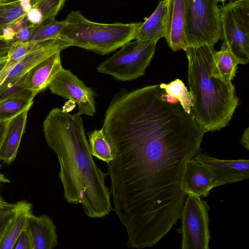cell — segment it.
<instances>
[{
	"label": "cell",
	"instance_id": "ffe728a7",
	"mask_svg": "<svg viewBox=\"0 0 249 249\" xmlns=\"http://www.w3.org/2000/svg\"><path fill=\"white\" fill-rule=\"evenodd\" d=\"M65 20L57 21L55 18L44 20L38 24H31V35L29 41L42 42L58 38Z\"/></svg>",
	"mask_w": 249,
	"mask_h": 249
},
{
	"label": "cell",
	"instance_id": "7c38bea8",
	"mask_svg": "<svg viewBox=\"0 0 249 249\" xmlns=\"http://www.w3.org/2000/svg\"><path fill=\"white\" fill-rule=\"evenodd\" d=\"M188 0H168L164 38L173 51L187 47L185 39V26Z\"/></svg>",
	"mask_w": 249,
	"mask_h": 249
},
{
	"label": "cell",
	"instance_id": "6da1fadb",
	"mask_svg": "<svg viewBox=\"0 0 249 249\" xmlns=\"http://www.w3.org/2000/svg\"><path fill=\"white\" fill-rule=\"evenodd\" d=\"M205 133L176 110L153 105L133 110L106 136L113 210L128 245H155L180 219L184 166L200 152Z\"/></svg>",
	"mask_w": 249,
	"mask_h": 249
},
{
	"label": "cell",
	"instance_id": "8d00e7d4",
	"mask_svg": "<svg viewBox=\"0 0 249 249\" xmlns=\"http://www.w3.org/2000/svg\"><path fill=\"white\" fill-rule=\"evenodd\" d=\"M10 180L7 178L4 175L1 173L0 171V188L2 183H10Z\"/></svg>",
	"mask_w": 249,
	"mask_h": 249
},
{
	"label": "cell",
	"instance_id": "f1b7e54d",
	"mask_svg": "<svg viewBox=\"0 0 249 249\" xmlns=\"http://www.w3.org/2000/svg\"><path fill=\"white\" fill-rule=\"evenodd\" d=\"M31 24L26 14L15 21L11 27L15 32V40L28 41L31 35Z\"/></svg>",
	"mask_w": 249,
	"mask_h": 249
},
{
	"label": "cell",
	"instance_id": "4316f807",
	"mask_svg": "<svg viewBox=\"0 0 249 249\" xmlns=\"http://www.w3.org/2000/svg\"><path fill=\"white\" fill-rule=\"evenodd\" d=\"M39 42L21 41L17 40L13 41L7 55L8 59L15 63L18 62L31 52Z\"/></svg>",
	"mask_w": 249,
	"mask_h": 249
},
{
	"label": "cell",
	"instance_id": "8992f818",
	"mask_svg": "<svg viewBox=\"0 0 249 249\" xmlns=\"http://www.w3.org/2000/svg\"><path fill=\"white\" fill-rule=\"evenodd\" d=\"M218 2V0H188L185 32L187 48L214 46L221 39Z\"/></svg>",
	"mask_w": 249,
	"mask_h": 249
},
{
	"label": "cell",
	"instance_id": "74e56055",
	"mask_svg": "<svg viewBox=\"0 0 249 249\" xmlns=\"http://www.w3.org/2000/svg\"><path fill=\"white\" fill-rule=\"evenodd\" d=\"M218 0V2H223L227 0Z\"/></svg>",
	"mask_w": 249,
	"mask_h": 249
},
{
	"label": "cell",
	"instance_id": "5bb4252c",
	"mask_svg": "<svg viewBox=\"0 0 249 249\" xmlns=\"http://www.w3.org/2000/svg\"><path fill=\"white\" fill-rule=\"evenodd\" d=\"M60 53L61 52H58L53 54L28 71L26 88L34 97L49 88L57 73L62 68Z\"/></svg>",
	"mask_w": 249,
	"mask_h": 249
},
{
	"label": "cell",
	"instance_id": "f35d334b",
	"mask_svg": "<svg viewBox=\"0 0 249 249\" xmlns=\"http://www.w3.org/2000/svg\"><path fill=\"white\" fill-rule=\"evenodd\" d=\"M2 2H5L11 0H0Z\"/></svg>",
	"mask_w": 249,
	"mask_h": 249
},
{
	"label": "cell",
	"instance_id": "277c9868",
	"mask_svg": "<svg viewBox=\"0 0 249 249\" xmlns=\"http://www.w3.org/2000/svg\"><path fill=\"white\" fill-rule=\"evenodd\" d=\"M58 38L74 46L106 55L134 39L140 22L102 23L86 18L80 11H71Z\"/></svg>",
	"mask_w": 249,
	"mask_h": 249
},
{
	"label": "cell",
	"instance_id": "603a6c76",
	"mask_svg": "<svg viewBox=\"0 0 249 249\" xmlns=\"http://www.w3.org/2000/svg\"><path fill=\"white\" fill-rule=\"evenodd\" d=\"M160 87L165 92L178 99L184 110L190 114L192 106V94L184 85L183 82L177 79L169 83H161Z\"/></svg>",
	"mask_w": 249,
	"mask_h": 249
},
{
	"label": "cell",
	"instance_id": "cb8c5ba5",
	"mask_svg": "<svg viewBox=\"0 0 249 249\" xmlns=\"http://www.w3.org/2000/svg\"><path fill=\"white\" fill-rule=\"evenodd\" d=\"M26 13L22 9L19 0H11L0 2V36L3 30L11 26L18 19Z\"/></svg>",
	"mask_w": 249,
	"mask_h": 249
},
{
	"label": "cell",
	"instance_id": "52a82bcc",
	"mask_svg": "<svg viewBox=\"0 0 249 249\" xmlns=\"http://www.w3.org/2000/svg\"><path fill=\"white\" fill-rule=\"evenodd\" d=\"M156 44L141 40L129 41L101 63L97 71L120 81L136 79L144 74L154 54Z\"/></svg>",
	"mask_w": 249,
	"mask_h": 249
},
{
	"label": "cell",
	"instance_id": "1f68e13d",
	"mask_svg": "<svg viewBox=\"0 0 249 249\" xmlns=\"http://www.w3.org/2000/svg\"><path fill=\"white\" fill-rule=\"evenodd\" d=\"M12 42L6 40L2 36H0V59L7 55Z\"/></svg>",
	"mask_w": 249,
	"mask_h": 249
},
{
	"label": "cell",
	"instance_id": "2e32d148",
	"mask_svg": "<svg viewBox=\"0 0 249 249\" xmlns=\"http://www.w3.org/2000/svg\"><path fill=\"white\" fill-rule=\"evenodd\" d=\"M29 110L12 118L8 124L4 140L0 150V160L10 164L16 159L24 132Z\"/></svg>",
	"mask_w": 249,
	"mask_h": 249
},
{
	"label": "cell",
	"instance_id": "9a60e30c",
	"mask_svg": "<svg viewBox=\"0 0 249 249\" xmlns=\"http://www.w3.org/2000/svg\"><path fill=\"white\" fill-rule=\"evenodd\" d=\"M27 225L31 234L33 249H52L57 246L56 228L48 215L43 214L36 216L32 213Z\"/></svg>",
	"mask_w": 249,
	"mask_h": 249
},
{
	"label": "cell",
	"instance_id": "4dcf8cb0",
	"mask_svg": "<svg viewBox=\"0 0 249 249\" xmlns=\"http://www.w3.org/2000/svg\"><path fill=\"white\" fill-rule=\"evenodd\" d=\"M28 21L34 25H37L43 21V17L41 12L37 8L32 7L26 13Z\"/></svg>",
	"mask_w": 249,
	"mask_h": 249
},
{
	"label": "cell",
	"instance_id": "9c48e42d",
	"mask_svg": "<svg viewBox=\"0 0 249 249\" xmlns=\"http://www.w3.org/2000/svg\"><path fill=\"white\" fill-rule=\"evenodd\" d=\"M49 88L52 94L75 102L78 107L77 115L93 116L95 113L94 92L70 70L62 67Z\"/></svg>",
	"mask_w": 249,
	"mask_h": 249
},
{
	"label": "cell",
	"instance_id": "ac0fdd59",
	"mask_svg": "<svg viewBox=\"0 0 249 249\" xmlns=\"http://www.w3.org/2000/svg\"><path fill=\"white\" fill-rule=\"evenodd\" d=\"M238 61L227 49L215 51L211 63V75L225 82H231L235 76Z\"/></svg>",
	"mask_w": 249,
	"mask_h": 249
},
{
	"label": "cell",
	"instance_id": "484cf974",
	"mask_svg": "<svg viewBox=\"0 0 249 249\" xmlns=\"http://www.w3.org/2000/svg\"><path fill=\"white\" fill-rule=\"evenodd\" d=\"M65 1L66 0H31V4L32 7L38 9L41 12L44 21L55 18Z\"/></svg>",
	"mask_w": 249,
	"mask_h": 249
},
{
	"label": "cell",
	"instance_id": "ab89813d",
	"mask_svg": "<svg viewBox=\"0 0 249 249\" xmlns=\"http://www.w3.org/2000/svg\"><path fill=\"white\" fill-rule=\"evenodd\" d=\"M0 2H2V1L0 0Z\"/></svg>",
	"mask_w": 249,
	"mask_h": 249
},
{
	"label": "cell",
	"instance_id": "ba28073f",
	"mask_svg": "<svg viewBox=\"0 0 249 249\" xmlns=\"http://www.w3.org/2000/svg\"><path fill=\"white\" fill-rule=\"evenodd\" d=\"M209 205L200 197L186 196L181 212L182 249H209L211 239L209 228Z\"/></svg>",
	"mask_w": 249,
	"mask_h": 249
},
{
	"label": "cell",
	"instance_id": "e0dca14e",
	"mask_svg": "<svg viewBox=\"0 0 249 249\" xmlns=\"http://www.w3.org/2000/svg\"><path fill=\"white\" fill-rule=\"evenodd\" d=\"M168 0H160L154 12L144 22H141L134 39L157 43L164 37Z\"/></svg>",
	"mask_w": 249,
	"mask_h": 249
},
{
	"label": "cell",
	"instance_id": "44dd1931",
	"mask_svg": "<svg viewBox=\"0 0 249 249\" xmlns=\"http://www.w3.org/2000/svg\"><path fill=\"white\" fill-rule=\"evenodd\" d=\"M88 138L92 156L107 164L113 160L111 146L102 128L90 132Z\"/></svg>",
	"mask_w": 249,
	"mask_h": 249
},
{
	"label": "cell",
	"instance_id": "3957f363",
	"mask_svg": "<svg viewBox=\"0 0 249 249\" xmlns=\"http://www.w3.org/2000/svg\"><path fill=\"white\" fill-rule=\"evenodd\" d=\"M213 46L188 47V81L192 94L190 114L205 132L219 130L231 120L238 104L231 82L211 75Z\"/></svg>",
	"mask_w": 249,
	"mask_h": 249
},
{
	"label": "cell",
	"instance_id": "30bf717a",
	"mask_svg": "<svg viewBox=\"0 0 249 249\" xmlns=\"http://www.w3.org/2000/svg\"><path fill=\"white\" fill-rule=\"evenodd\" d=\"M56 52L50 41L39 43L22 60L17 63L9 60L6 55L0 59V96L2 93L34 66Z\"/></svg>",
	"mask_w": 249,
	"mask_h": 249
},
{
	"label": "cell",
	"instance_id": "7a4b0ae2",
	"mask_svg": "<svg viewBox=\"0 0 249 249\" xmlns=\"http://www.w3.org/2000/svg\"><path fill=\"white\" fill-rule=\"evenodd\" d=\"M43 131L46 143L58 158V177L66 201L81 204L89 218L107 215L113 210L105 182L107 174L93 160L82 117L54 108L43 122Z\"/></svg>",
	"mask_w": 249,
	"mask_h": 249
},
{
	"label": "cell",
	"instance_id": "836d02e7",
	"mask_svg": "<svg viewBox=\"0 0 249 249\" xmlns=\"http://www.w3.org/2000/svg\"><path fill=\"white\" fill-rule=\"evenodd\" d=\"M2 36L9 41L13 42L15 40V32L11 26H8L3 30Z\"/></svg>",
	"mask_w": 249,
	"mask_h": 249
},
{
	"label": "cell",
	"instance_id": "e575fe53",
	"mask_svg": "<svg viewBox=\"0 0 249 249\" xmlns=\"http://www.w3.org/2000/svg\"><path fill=\"white\" fill-rule=\"evenodd\" d=\"M240 143L247 150H249V128L248 127L244 131L240 140Z\"/></svg>",
	"mask_w": 249,
	"mask_h": 249
},
{
	"label": "cell",
	"instance_id": "f546056e",
	"mask_svg": "<svg viewBox=\"0 0 249 249\" xmlns=\"http://www.w3.org/2000/svg\"><path fill=\"white\" fill-rule=\"evenodd\" d=\"M13 249H33L31 234L28 225L18 236Z\"/></svg>",
	"mask_w": 249,
	"mask_h": 249
},
{
	"label": "cell",
	"instance_id": "d590c367",
	"mask_svg": "<svg viewBox=\"0 0 249 249\" xmlns=\"http://www.w3.org/2000/svg\"><path fill=\"white\" fill-rule=\"evenodd\" d=\"M19 3L22 9L26 13L32 7L31 0H19Z\"/></svg>",
	"mask_w": 249,
	"mask_h": 249
},
{
	"label": "cell",
	"instance_id": "8fae6325",
	"mask_svg": "<svg viewBox=\"0 0 249 249\" xmlns=\"http://www.w3.org/2000/svg\"><path fill=\"white\" fill-rule=\"evenodd\" d=\"M207 168L213 177L214 187L238 182L249 178V160H226L201 152L193 158Z\"/></svg>",
	"mask_w": 249,
	"mask_h": 249
},
{
	"label": "cell",
	"instance_id": "4fadbf2b",
	"mask_svg": "<svg viewBox=\"0 0 249 249\" xmlns=\"http://www.w3.org/2000/svg\"><path fill=\"white\" fill-rule=\"evenodd\" d=\"M214 188L211 172L196 160H188L184 166L181 188L186 195L191 194L199 197H207Z\"/></svg>",
	"mask_w": 249,
	"mask_h": 249
},
{
	"label": "cell",
	"instance_id": "5b68a950",
	"mask_svg": "<svg viewBox=\"0 0 249 249\" xmlns=\"http://www.w3.org/2000/svg\"><path fill=\"white\" fill-rule=\"evenodd\" d=\"M223 43L238 64L249 60V0H234L219 6Z\"/></svg>",
	"mask_w": 249,
	"mask_h": 249
},
{
	"label": "cell",
	"instance_id": "d6a6232c",
	"mask_svg": "<svg viewBox=\"0 0 249 249\" xmlns=\"http://www.w3.org/2000/svg\"><path fill=\"white\" fill-rule=\"evenodd\" d=\"M10 119L0 120V150L2 147L4 140L7 125Z\"/></svg>",
	"mask_w": 249,
	"mask_h": 249
},
{
	"label": "cell",
	"instance_id": "7402d4cb",
	"mask_svg": "<svg viewBox=\"0 0 249 249\" xmlns=\"http://www.w3.org/2000/svg\"><path fill=\"white\" fill-rule=\"evenodd\" d=\"M33 97L15 96L0 102V120L10 119L31 107Z\"/></svg>",
	"mask_w": 249,
	"mask_h": 249
},
{
	"label": "cell",
	"instance_id": "d6986e66",
	"mask_svg": "<svg viewBox=\"0 0 249 249\" xmlns=\"http://www.w3.org/2000/svg\"><path fill=\"white\" fill-rule=\"evenodd\" d=\"M31 213L32 204L26 200H22L20 208L0 245V249H13L18 236L26 227Z\"/></svg>",
	"mask_w": 249,
	"mask_h": 249
},
{
	"label": "cell",
	"instance_id": "83f0119b",
	"mask_svg": "<svg viewBox=\"0 0 249 249\" xmlns=\"http://www.w3.org/2000/svg\"><path fill=\"white\" fill-rule=\"evenodd\" d=\"M27 72L21 76L2 93L0 96V102L15 96L35 97L32 92L26 88L25 80Z\"/></svg>",
	"mask_w": 249,
	"mask_h": 249
},
{
	"label": "cell",
	"instance_id": "d4e9b609",
	"mask_svg": "<svg viewBox=\"0 0 249 249\" xmlns=\"http://www.w3.org/2000/svg\"><path fill=\"white\" fill-rule=\"evenodd\" d=\"M22 200L10 203L0 196V245L15 220Z\"/></svg>",
	"mask_w": 249,
	"mask_h": 249
}]
</instances>
